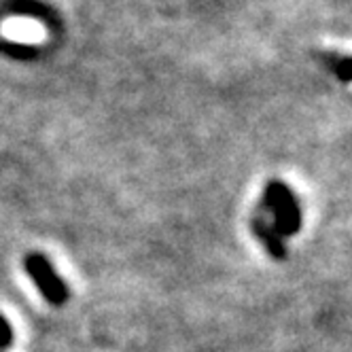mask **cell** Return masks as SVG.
<instances>
[{"instance_id":"cell-5","label":"cell","mask_w":352,"mask_h":352,"mask_svg":"<svg viewBox=\"0 0 352 352\" xmlns=\"http://www.w3.org/2000/svg\"><path fill=\"white\" fill-rule=\"evenodd\" d=\"M13 327L0 312V350H9L13 346Z\"/></svg>"},{"instance_id":"cell-2","label":"cell","mask_w":352,"mask_h":352,"mask_svg":"<svg viewBox=\"0 0 352 352\" xmlns=\"http://www.w3.org/2000/svg\"><path fill=\"white\" fill-rule=\"evenodd\" d=\"M265 204L267 208L274 212V219H276V234H283V236H289V234H295L297 228H299V210L295 206V199L293 195L289 193V189H285L283 185H270L267 193H265Z\"/></svg>"},{"instance_id":"cell-4","label":"cell","mask_w":352,"mask_h":352,"mask_svg":"<svg viewBox=\"0 0 352 352\" xmlns=\"http://www.w3.org/2000/svg\"><path fill=\"white\" fill-rule=\"evenodd\" d=\"M253 228H255V234L265 242V246H267V250L274 255V257H285V248H283V240H280V236L276 234L274 230H270L267 225L263 223V221H255L253 223Z\"/></svg>"},{"instance_id":"cell-1","label":"cell","mask_w":352,"mask_h":352,"mask_svg":"<svg viewBox=\"0 0 352 352\" xmlns=\"http://www.w3.org/2000/svg\"><path fill=\"white\" fill-rule=\"evenodd\" d=\"M23 267H26L34 287L38 289V293L49 301V304L52 306L66 304L70 297V291H68L66 283L62 280V276L54 270L52 261H49L45 255H41V253L26 255L23 257Z\"/></svg>"},{"instance_id":"cell-3","label":"cell","mask_w":352,"mask_h":352,"mask_svg":"<svg viewBox=\"0 0 352 352\" xmlns=\"http://www.w3.org/2000/svg\"><path fill=\"white\" fill-rule=\"evenodd\" d=\"M3 32L15 41H21V43H36L45 36L43 28L38 26L36 21H30V19H13V21H7Z\"/></svg>"}]
</instances>
